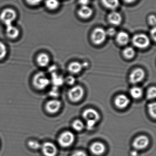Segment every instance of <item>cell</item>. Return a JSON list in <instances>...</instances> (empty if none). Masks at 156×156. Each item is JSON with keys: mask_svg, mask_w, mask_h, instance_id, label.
<instances>
[{"mask_svg": "<svg viewBox=\"0 0 156 156\" xmlns=\"http://www.w3.org/2000/svg\"><path fill=\"white\" fill-rule=\"evenodd\" d=\"M34 85L37 89L43 90L45 89L49 86L50 81L47 76L42 72L36 74L33 78V81Z\"/></svg>", "mask_w": 156, "mask_h": 156, "instance_id": "cell-1", "label": "cell"}, {"mask_svg": "<svg viewBox=\"0 0 156 156\" xmlns=\"http://www.w3.org/2000/svg\"><path fill=\"white\" fill-rule=\"evenodd\" d=\"M17 13L14 10L11 9H6L2 12L0 15V20L6 25L12 24V22L16 20Z\"/></svg>", "mask_w": 156, "mask_h": 156, "instance_id": "cell-2", "label": "cell"}, {"mask_svg": "<svg viewBox=\"0 0 156 156\" xmlns=\"http://www.w3.org/2000/svg\"><path fill=\"white\" fill-rule=\"evenodd\" d=\"M132 43L137 48L143 49L149 45L150 40L147 35L143 34H136L133 37Z\"/></svg>", "mask_w": 156, "mask_h": 156, "instance_id": "cell-3", "label": "cell"}, {"mask_svg": "<svg viewBox=\"0 0 156 156\" xmlns=\"http://www.w3.org/2000/svg\"><path fill=\"white\" fill-rule=\"evenodd\" d=\"M75 140V136L70 131H66L62 133L59 138L58 142L62 147H69L73 143Z\"/></svg>", "mask_w": 156, "mask_h": 156, "instance_id": "cell-4", "label": "cell"}, {"mask_svg": "<svg viewBox=\"0 0 156 156\" xmlns=\"http://www.w3.org/2000/svg\"><path fill=\"white\" fill-rule=\"evenodd\" d=\"M106 33L102 28H97L93 31L91 36L92 41L96 44L103 43L106 38Z\"/></svg>", "mask_w": 156, "mask_h": 156, "instance_id": "cell-5", "label": "cell"}, {"mask_svg": "<svg viewBox=\"0 0 156 156\" xmlns=\"http://www.w3.org/2000/svg\"><path fill=\"white\" fill-rule=\"evenodd\" d=\"M83 89L81 87L77 86L71 88L68 92L69 99L74 102L79 101L83 96Z\"/></svg>", "mask_w": 156, "mask_h": 156, "instance_id": "cell-6", "label": "cell"}, {"mask_svg": "<svg viewBox=\"0 0 156 156\" xmlns=\"http://www.w3.org/2000/svg\"><path fill=\"white\" fill-rule=\"evenodd\" d=\"M145 72L140 68L135 69L129 76V81L131 83H137L142 81L145 77Z\"/></svg>", "mask_w": 156, "mask_h": 156, "instance_id": "cell-7", "label": "cell"}, {"mask_svg": "<svg viewBox=\"0 0 156 156\" xmlns=\"http://www.w3.org/2000/svg\"><path fill=\"white\" fill-rule=\"evenodd\" d=\"M149 143L148 138L145 136H139L135 139L133 146L137 150H141L147 147Z\"/></svg>", "mask_w": 156, "mask_h": 156, "instance_id": "cell-8", "label": "cell"}, {"mask_svg": "<svg viewBox=\"0 0 156 156\" xmlns=\"http://www.w3.org/2000/svg\"><path fill=\"white\" fill-rule=\"evenodd\" d=\"M83 116L86 121L94 120L97 122L100 119V115L98 112L93 108L86 109L83 113Z\"/></svg>", "mask_w": 156, "mask_h": 156, "instance_id": "cell-9", "label": "cell"}, {"mask_svg": "<svg viewBox=\"0 0 156 156\" xmlns=\"http://www.w3.org/2000/svg\"><path fill=\"white\" fill-rule=\"evenodd\" d=\"M42 151L45 156H55L57 153L56 146L51 142H45L42 147Z\"/></svg>", "mask_w": 156, "mask_h": 156, "instance_id": "cell-10", "label": "cell"}, {"mask_svg": "<svg viewBox=\"0 0 156 156\" xmlns=\"http://www.w3.org/2000/svg\"><path fill=\"white\" fill-rule=\"evenodd\" d=\"M61 107V102L56 99L48 101L45 106L47 112L51 114H55L58 112Z\"/></svg>", "mask_w": 156, "mask_h": 156, "instance_id": "cell-11", "label": "cell"}, {"mask_svg": "<svg viewBox=\"0 0 156 156\" xmlns=\"http://www.w3.org/2000/svg\"><path fill=\"white\" fill-rule=\"evenodd\" d=\"M115 104L119 108H124L126 107L129 103V99L125 95L117 96L115 100Z\"/></svg>", "mask_w": 156, "mask_h": 156, "instance_id": "cell-12", "label": "cell"}, {"mask_svg": "<svg viewBox=\"0 0 156 156\" xmlns=\"http://www.w3.org/2000/svg\"><path fill=\"white\" fill-rule=\"evenodd\" d=\"M90 150L93 154L96 155H100L105 152V147L101 142H96L91 145Z\"/></svg>", "mask_w": 156, "mask_h": 156, "instance_id": "cell-13", "label": "cell"}, {"mask_svg": "<svg viewBox=\"0 0 156 156\" xmlns=\"http://www.w3.org/2000/svg\"><path fill=\"white\" fill-rule=\"evenodd\" d=\"M6 32L7 36L12 39H16L20 34L19 29L12 24L6 26Z\"/></svg>", "mask_w": 156, "mask_h": 156, "instance_id": "cell-14", "label": "cell"}, {"mask_svg": "<svg viewBox=\"0 0 156 156\" xmlns=\"http://www.w3.org/2000/svg\"><path fill=\"white\" fill-rule=\"evenodd\" d=\"M109 23L115 25H119L122 21V17L118 12H113L108 16Z\"/></svg>", "mask_w": 156, "mask_h": 156, "instance_id": "cell-15", "label": "cell"}, {"mask_svg": "<svg viewBox=\"0 0 156 156\" xmlns=\"http://www.w3.org/2000/svg\"><path fill=\"white\" fill-rule=\"evenodd\" d=\"M93 11L91 8L87 6H82L78 12V15L83 19H88L90 18L92 14Z\"/></svg>", "mask_w": 156, "mask_h": 156, "instance_id": "cell-16", "label": "cell"}, {"mask_svg": "<svg viewBox=\"0 0 156 156\" xmlns=\"http://www.w3.org/2000/svg\"><path fill=\"white\" fill-rule=\"evenodd\" d=\"M37 62L40 66L45 67L48 65L50 62V58L46 54L41 53L38 55Z\"/></svg>", "mask_w": 156, "mask_h": 156, "instance_id": "cell-17", "label": "cell"}, {"mask_svg": "<svg viewBox=\"0 0 156 156\" xmlns=\"http://www.w3.org/2000/svg\"><path fill=\"white\" fill-rule=\"evenodd\" d=\"M117 41L121 45H126L129 41V36L125 32H120L116 36Z\"/></svg>", "mask_w": 156, "mask_h": 156, "instance_id": "cell-18", "label": "cell"}, {"mask_svg": "<svg viewBox=\"0 0 156 156\" xmlns=\"http://www.w3.org/2000/svg\"><path fill=\"white\" fill-rule=\"evenodd\" d=\"M51 74V82L54 85V86L58 87L62 86L64 82L62 76L58 75L55 73H53Z\"/></svg>", "mask_w": 156, "mask_h": 156, "instance_id": "cell-19", "label": "cell"}, {"mask_svg": "<svg viewBox=\"0 0 156 156\" xmlns=\"http://www.w3.org/2000/svg\"><path fill=\"white\" fill-rule=\"evenodd\" d=\"M83 66L78 62H73L68 66V70L70 73L76 74L81 72L83 68Z\"/></svg>", "mask_w": 156, "mask_h": 156, "instance_id": "cell-20", "label": "cell"}, {"mask_svg": "<svg viewBox=\"0 0 156 156\" xmlns=\"http://www.w3.org/2000/svg\"><path fill=\"white\" fill-rule=\"evenodd\" d=\"M103 5L108 9H115L119 5V0H102Z\"/></svg>", "mask_w": 156, "mask_h": 156, "instance_id": "cell-21", "label": "cell"}, {"mask_svg": "<svg viewBox=\"0 0 156 156\" xmlns=\"http://www.w3.org/2000/svg\"><path fill=\"white\" fill-rule=\"evenodd\" d=\"M143 94L142 89L140 87H132L130 90V94L133 98L135 99H138L142 96Z\"/></svg>", "mask_w": 156, "mask_h": 156, "instance_id": "cell-22", "label": "cell"}, {"mask_svg": "<svg viewBox=\"0 0 156 156\" xmlns=\"http://www.w3.org/2000/svg\"><path fill=\"white\" fill-rule=\"evenodd\" d=\"M45 6L50 10L56 9L59 5L58 0H46L45 2Z\"/></svg>", "mask_w": 156, "mask_h": 156, "instance_id": "cell-23", "label": "cell"}, {"mask_svg": "<svg viewBox=\"0 0 156 156\" xmlns=\"http://www.w3.org/2000/svg\"><path fill=\"white\" fill-rule=\"evenodd\" d=\"M123 55L127 59H131L135 56V50L132 47H127L124 49V51H123Z\"/></svg>", "mask_w": 156, "mask_h": 156, "instance_id": "cell-24", "label": "cell"}, {"mask_svg": "<svg viewBox=\"0 0 156 156\" xmlns=\"http://www.w3.org/2000/svg\"><path fill=\"white\" fill-rule=\"evenodd\" d=\"M72 126L75 130L80 131L84 128V125L81 120L76 119L73 122Z\"/></svg>", "mask_w": 156, "mask_h": 156, "instance_id": "cell-25", "label": "cell"}, {"mask_svg": "<svg viewBox=\"0 0 156 156\" xmlns=\"http://www.w3.org/2000/svg\"><path fill=\"white\" fill-rule=\"evenodd\" d=\"M148 112L150 115L153 118H156V104L155 102L150 103L148 105Z\"/></svg>", "mask_w": 156, "mask_h": 156, "instance_id": "cell-26", "label": "cell"}, {"mask_svg": "<svg viewBox=\"0 0 156 156\" xmlns=\"http://www.w3.org/2000/svg\"><path fill=\"white\" fill-rule=\"evenodd\" d=\"M156 96V89L155 87H150L148 90L147 94V97L148 99H153Z\"/></svg>", "mask_w": 156, "mask_h": 156, "instance_id": "cell-27", "label": "cell"}, {"mask_svg": "<svg viewBox=\"0 0 156 156\" xmlns=\"http://www.w3.org/2000/svg\"><path fill=\"white\" fill-rule=\"evenodd\" d=\"M7 50L6 45L0 42V60L3 59L7 55Z\"/></svg>", "mask_w": 156, "mask_h": 156, "instance_id": "cell-28", "label": "cell"}, {"mask_svg": "<svg viewBox=\"0 0 156 156\" xmlns=\"http://www.w3.org/2000/svg\"><path fill=\"white\" fill-rule=\"evenodd\" d=\"M28 145L30 147L33 149H38L41 147V144L36 140H30L28 142Z\"/></svg>", "mask_w": 156, "mask_h": 156, "instance_id": "cell-29", "label": "cell"}, {"mask_svg": "<svg viewBox=\"0 0 156 156\" xmlns=\"http://www.w3.org/2000/svg\"><path fill=\"white\" fill-rule=\"evenodd\" d=\"M49 95L54 98L57 97L59 95V91L58 87L54 86L49 92Z\"/></svg>", "mask_w": 156, "mask_h": 156, "instance_id": "cell-30", "label": "cell"}, {"mask_svg": "<svg viewBox=\"0 0 156 156\" xmlns=\"http://www.w3.org/2000/svg\"><path fill=\"white\" fill-rule=\"evenodd\" d=\"M86 122L87 127V129H89V130L93 129L97 123V122L94 121V120H88V121H87Z\"/></svg>", "mask_w": 156, "mask_h": 156, "instance_id": "cell-31", "label": "cell"}, {"mask_svg": "<svg viewBox=\"0 0 156 156\" xmlns=\"http://www.w3.org/2000/svg\"><path fill=\"white\" fill-rule=\"evenodd\" d=\"M76 79L73 76H68L66 77V83L68 84V85H72L75 82Z\"/></svg>", "mask_w": 156, "mask_h": 156, "instance_id": "cell-32", "label": "cell"}, {"mask_svg": "<svg viewBox=\"0 0 156 156\" xmlns=\"http://www.w3.org/2000/svg\"><path fill=\"white\" fill-rule=\"evenodd\" d=\"M149 23L151 25L154 26L156 24V17L155 15H151L148 18Z\"/></svg>", "mask_w": 156, "mask_h": 156, "instance_id": "cell-33", "label": "cell"}, {"mask_svg": "<svg viewBox=\"0 0 156 156\" xmlns=\"http://www.w3.org/2000/svg\"><path fill=\"white\" fill-rule=\"evenodd\" d=\"M42 0H26L27 2L31 5H37L40 4Z\"/></svg>", "mask_w": 156, "mask_h": 156, "instance_id": "cell-34", "label": "cell"}, {"mask_svg": "<svg viewBox=\"0 0 156 156\" xmlns=\"http://www.w3.org/2000/svg\"><path fill=\"white\" fill-rule=\"evenodd\" d=\"M107 35H108L109 36H112L115 35L116 33V30L114 28H110L106 31Z\"/></svg>", "mask_w": 156, "mask_h": 156, "instance_id": "cell-35", "label": "cell"}, {"mask_svg": "<svg viewBox=\"0 0 156 156\" xmlns=\"http://www.w3.org/2000/svg\"><path fill=\"white\" fill-rule=\"evenodd\" d=\"M72 156H87L85 152L83 151H77L75 152Z\"/></svg>", "mask_w": 156, "mask_h": 156, "instance_id": "cell-36", "label": "cell"}, {"mask_svg": "<svg viewBox=\"0 0 156 156\" xmlns=\"http://www.w3.org/2000/svg\"><path fill=\"white\" fill-rule=\"evenodd\" d=\"M89 0H79V3L82 6H86L88 5Z\"/></svg>", "mask_w": 156, "mask_h": 156, "instance_id": "cell-37", "label": "cell"}, {"mask_svg": "<svg viewBox=\"0 0 156 156\" xmlns=\"http://www.w3.org/2000/svg\"><path fill=\"white\" fill-rule=\"evenodd\" d=\"M156 29L155 27L153 28V29H151V37L153 38L154 41L156 40Z\"/></svg>", "mask_w": 156, "mask_h": 156, "instance_id": "cell-38", "label": "cell"}, {"mask_svg": "<svg viewBox=\"0 0 156 156\" xmlns=\"http://www.w3.org/2000/svg\"><path fill=\"white\" fill-rule=\"evenodd\" d=\"M56 68H57V67H56L55 66H51L49 67V71L50 73H55V71L56 70Z\"/></svg>", "mask_w": 156, "mask_h": 156, "instance_id": "cell-39", "label": "cell"}, {"mask_svg": "<svg viewBox=\"0 0 156 156\" xmlns=\"http://www.w3.org/2000/svg\"><path fill=\"white\" fill-rule=\"evenodd\" d=\"M124 1L127 3H132L134 2L136 0H124Z\"/></svg>", "mask_w": 156, "mask_h": 156, "instance_id": "cell-40", "label": "cell"}, {"mask_svg": "<svg viewBox=\"0 0 156 156\" xmlns=\"http://www.w3.org/2000/svg\"><path fill=\"white\" fill-rule=\"evenodd\" d=\"M131 155H132V156H136L137 155V152L135 151H132V152H131Z\"/></svg>", "mask_w": 156, "mask_h": 156, "instance_id": "cell-41", "label": "cell"}]
</instances>
